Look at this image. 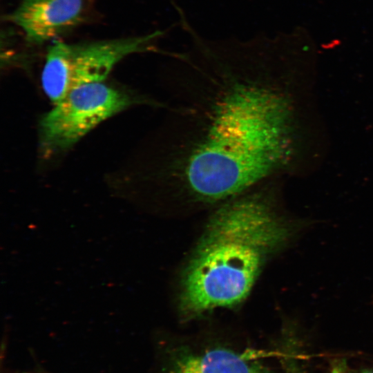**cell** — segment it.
Returning <instances> with one entry per match:
<instances>
[{"instance_id": "1", "label": "cell", "mask_w": 373, "mask_h": 373, "mask_svg": "<svg viewBox=\"0 0 373 373\" xmlns=\"http://www.w3.org/2000/svg\"><path fill=\"white\" fill-rule=\"evenodd\" d=\"M173 80L170 113L149 178L187 202L222 203L267 181L291 154L288 98L260 56H219Z\"/></svg>"}, {"instance_id": "2", "label": "cell", "mask_w": 373, "mask_h": 373, "mask_svg": "<svg viewBox=\"0 0 373 373\" xmlns=\"http://www.w3.org/2000/svg\"><path fill=\"white\" fill-rule=\"evenodd\" d=\"M222 203L210 218L182 274L178 311L184 321L241 303L289 229L264 184Z\"/></svg>"}, {"instance_id": "3", "label": "cell", "mask_w": 373, "mask_h": 373, "mask_svg": "<svg viewBox=\"0 0 373 373\" xmlns=\"http://www.w3.org/2000/svg\"><path fill=\"white\" fill-rule=\"evenodd\" d=\"M165 34H151L126 38L76 44L56 42L48 47L41 71L44 92L54 104L82 85L102 82L113 68L128 55L158 52L174 57L175 53L160 50L153 41Z\"/></svg>"}, {"instance_id": "4", "label": "cell", "mask_w": 373, "mask_h": 373, "mask_svg": "<svg viewBox=\"0 0 373 373\" xmlns=\"http://www.w3.org/2000/svg\"><path fill=\"white\" fill-rule=\"evenodd\" d=\"M140 102L149 103L102 82L76 87L41 119V149L47 155L65 151L103 121Z\"/></svg>"}, {"instance_id": "5", "label": "cell", "mask_w": 373, "mask_h": 373, "mask_svg": "<svg viewBox=\"0 0 373 373\" xmlns=\"http://www.w3.org/2000/svg\"><path fill=\"white\" fill-rule=\"evenodd\" d=\"M93 0H21L6 19L23 32L26 39L43 44L83 24Z\"/></svg>"}, {"instance_id": "6", "label": "cell", "mask_w": 373, "mask_h": 373, "mask_svg": "<svg viewBox=\"0 0 373 373\" xmlns=\"http://www.w3.org/2000/svg\"><path fill=\"white\" fill-rule=\"evenodd\" d=\"M165 373H271L260 361L224 347L197 352L180 347L169 354Z\"/></svg>"}, {"instance_id": "7", "label": "cell", "mask_w": 373, "mask_h": 373, "mask_svg": "<svg viewBox=\"0 0 373 373\" xmlns=\"http://www.w3.org/2000/svg\"><path fill=\"white\" fill-rule=\"evenodd\" d=\"M280 352V361L285 373H308L299 353L291 347Z\"/></svg>"}, {"instance_id": "8", "label": "cell", "mask_w": 373, "mask_h": 373, "mask_svg": "<svg viewBox=\"0 0 373 373\" xmlns=\"http://www.w3.org/2000/svg\"><path fill=\"white\" fill-rule=\"evenodd\" d=\"M334 373H373V370H361V371H344L343 370V367H341L338 370L337 367L335 370H334Z\"/></svg>"}]
</instances>
